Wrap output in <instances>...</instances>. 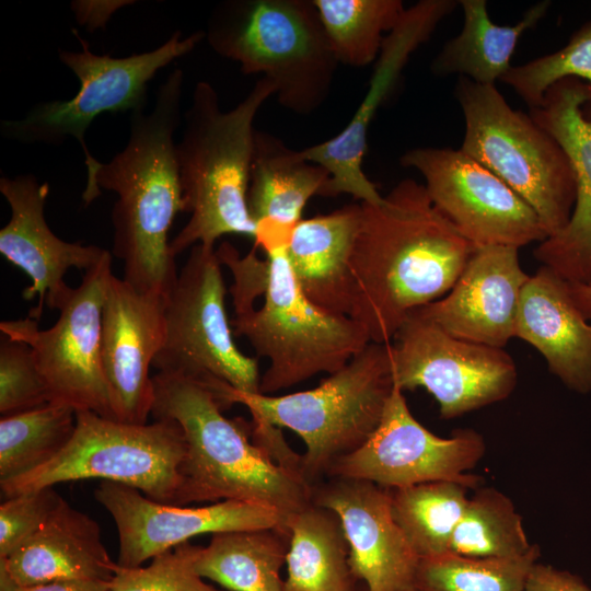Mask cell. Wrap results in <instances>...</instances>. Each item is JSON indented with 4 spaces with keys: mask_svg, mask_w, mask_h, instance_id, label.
Returning a JSON list of instances; mask_svg holds the SVG:
<instances>
[{
    "mask_svg": "<svg viewBox=\"0 0 591 591\" xmlns=\"http://www.w3.org/2000/svg\"><path fill=\"white\" fill-rule=\"evenodd\" d=\"M115 568L99 523L65 499L24 544L0 558V571L19 586L77 579L111 581Z\"/></svg>",
    "mask_w": 591,
    "mask_h": 591,
    "instance_id": "obj_24",
    "label": "cell"
},
{
    "mask_svg": "<svg viewBox=\"0 0 591 591\" xmlns=\"http://www.w3.org/2000/svg\"><path fill=\"white\" fill-rule=\"evenodd\" d=\"M210 47L244 74L262 73L278 103L308 115L328 97L338 61L313 1L227 0L205 31Z\"/></svg>",
    "mask_w": 591,
    "mask_h": 591,
    "instance_id": "obj_6",
    "label": "cell"
},
{
    "mask_svg": "<svg viewBox=\"0 0 591 591\" xmlns=\"http://www.w3.org/2000/svg\"><path fill=\"white\" fill-rule=\"evenodd\" d=\"M166 296L136 290L112 275L103 306L101 357L115 418L143 425L154 391L150 367L165 333Z\"/></svg>",
    "mask_w": 591,
    "mask_h": 591,
    "instance_id": "obj_18",
    "label": "cell"
},
{
    "mask_svg": "<svg viewBox=\"0 0 591 591\" xmlns=\"http://www.w3.org/2000/svg\"><path fill=\"white\" fill-rule=\"evenodd\" d=\"M289 538L283 591H356L339 518L309 502L283 522Z\"/></svg>",
    "mask_w": 591,
    "mask_h": 591,
    "instance_id": "obj_28",
    "label": "cell"
},
{
    "mask_svg": "<svg viewBox=\"0 0 591 591\" xmlns=\"http://www.w3.org/2000/svg\"><path fill=\"white\" fill-rule=\"evenodd\" d=\"M72 33L82 49L59 50V59L80 82L76 95L40 102L23 118L1 120L0 131L3 138L31 144L59 146L74 138L82 148L89 178L100 163L85 142L92 121L103 113L146 109L149 81L160 69L193 51L206 35L196 31L183 37L175 31L153 50L116 58L91 51L80 34Z\"/></svg>",
    "mask_w": 591,
    "mask_h": 591,
    "instance_id": "obj_10",
    "label": "cell"
},
{
    "mask_svg": "<svg viewBox=\"0 0 591 591\" xmlns=\"http://www.w3.org/2000/svg\"><path fill=\"white\" fill-rule=\"evenodd\" d=\"M288 534L278 528L219 532L201 547L196 571L225 591H283Z\"/></svg>",
    "mask_w": 591,
    "mask_h": 591,
    "instance_id": "obj_29",
    "label": "cell"
},
{
    "mask_svg": "<svg viewBox=\"0 0 591 591\" xmlns=\"http://www.w3.org/2000/svg\"><path fill=\"white\" fill-rule=\"evenodd\" d=\"M471 489L454 480L389 489L394 519L419 558L450 552Z\"/></svg>",
    "mask_w": 591,
    "mask_h": 591,
    "instance_id": "obj_30",
    "label": "cell"
},
{
    "mask_svg": "<svg viewBox=\"0 0 591 591\" xmlns=\"http://www.w3.org/2000/svg\"><path fill=\"white\" fill-rule=\"evenodd\" d=\"M565 78H577L591 86V21L576 31L563 48L512 66L501 81L534 108L542 104L547 90ZM582 112L591 123V101Z\"/></svg>",
    "mask_w": 591,
    "mask_h": 591,
    "instance_id": "obj_35",
    "label": "cell"
},
{
    "mask_svg": "<svg viewBox=\"0 0 591 591\" xmlns=\"http://www.w3.org/2000/svg\"><path fill=\"white\" fill-rule=\"evenodd\" d=\"M485 452L483 436L472 428L456 429L447 438L432 433L394 386L376 429L362 445L335 461L326 477L368 480L386 489L454 480L474 490L480 477L470 472Z\"/></svg>",
    "mask_w": 591,
    "mask_h": 591,
    "instance_id": "obj_14",
    "label": "cell"
},
{
    "mask_svg": "<svg viewBox=\"0 0 591 591\" xmlns=\"http://www.w3.org/2000/svg\"><path fill=\"white\" fill-rule=\"evenodd\" d=\"M571 296L588 321L591 322V286L569 282Z\"/></svg>",
    "mask_w": 591,
    "mask_h": 591,
    "instance_id": "obj_44",
    "label": "cell"
},
{
    "mask_svg": "<svg viewBox=\"0 0 591 591\" xmlns=\"http://www.w3.org/2000/svg\"><path fill=\"white\" fill-rule=\"evenodd\" d=\"M225 285L215 248L193 246L166 294L164 341L152 367L197 382L223 381L259 393L257 358L243 354L225 309Z\"/></svg>",
    "mask_w": 591,
    "mask_h": 591,
    "instance_id": "obj_12",
    "label": "cell"
},
{
    "mask_svg": "<svg viewBox=\"0 0 591 591\" xmlns=\"http://www.w3.org/2000/svg\"><path fill=\"white\" fill-rule=\"evenodd\" d=\"M533 546L512 500L494 487L478 486L468 497L450 552L468 557H515Z\"/></svg>",
    "mask_w": 591,
    "mask_h": 591,
    "instance_id": "obj_33",
    "label": "cell"
},
{
    "mask_svg": "<svg viewBox=\"0 0 591 591\" xmlns=\"http://www.w3.org/2000/svg\"><path fill=\"white\" fill-rule=\"evenodd\" d=\"M206 386L222 410L242 404L252 417L296 432L305 444L302 476L311 488L335 461L368 440L394 389L389 344L376 343L311 390L265 395L235 390L217 379Z\"/></svg>",
    "mask_w": 591,
    "mask_h": 591,
    "instance_id": "obj_5",
    "label": "cell"
},
{
    "mask_svg": "<svg viewBox=\"0 0 591 591\" xmlns=\"http://www.w3.org/2000/svg\"><path fill=\"white\" fill-rule=\"evenodd\" d=\"M338 62L366 67L376 61L384 33L399 22L401 0H313Z\"/></svg>",
    "mask_w": 591,
    "mask_h": 591,
    "instance_id": "obj_31",
    "label": "cell"
},
{
    "mask_svg": "<svg viewBox=\"0 0 591 591\" xmlns=\"http://www.w3.org/2000/svg\"><path fill=\"white\" fill-rule=\"evenodd\" d=\"M311 502L339 518L351 572L366 591H414L420 558L394 519L389 489L326 477L311 488Z\"/></svg>",
    "mask_w": 591,
    "mask_h": 591,
    "instance_id": "obj_19",
    "label": "cell"
},
{
    "mask_svg": "<svg viewBox=\"0 0 591 591\" xmlns=\"http://www.w3.org/2000/svg\"><path fill=\"white\" fill-rule=\"evenodd\" d=\"M363 591H366V589Z\"/></svg>",
    "mask_w": 591,
    "mask_h": 591,
    "instance_id": "obj_45",
    "label": "cell"
},
{
    "mask_svg": "<svg viewBox=\"0 0 591 591\" xmlns=\"http://www.w3.org/2000/svg\"><path fill=\"white\" fill-rule=\"evenodd\" d=\"M524 591H591V588L580 576L537 561L530 572Z\"/></svg>",
    "mask_w": 591,
    "mask_h": 591,
    "instance_id": "obj_41",
    "label": "cell"
},
{
    "mask_svg": "<svg viewBox=\"0 0 591 591\" xmlns=\"http://www.w3.org/2000/svg\"><path fill=\"white\" fill-rule=\"evenodd\" d=\"M106 580H56L33 586H19L0 571V591H109Z\"/></svg>",
    "mask_w": 591,
    "mask_h": 591,
    "instance_id": "obj_42",
    "label": "cell"
},
{
    "mask_svg": "<svg viewBox=\"0 0 591 591\" xmlns=\"http://www.w3.org/2000/svg\"><path fill=\"white\" fill-rule=\"evenodd\" d=\"M200 549L185 542L154 556L144 567L116 563L109 591H225L207 583L196 571Z\"/></svg>",
    "mask_w": 591,
    "mask_h": 591,
    "instance_id": "obj_36",
    "label": "cell"
},
{
    "mask_svg": "<svg viewBox=\"0 0 591 591\" xmlns=\"http://www.w3.org/2000/svg\"><path fill=\"white\" fill-rule=\"evenodd\" d=\"M77 410L48 403L0 419V483L21 476L56 456L71 439Z\"/></svg>",
    "mask_w": 591,
    "mask_h": 591,
    "instance_id": "obj_32",
    "label": "cell"
},
{
    "mask_svg": "<svg viewBox=\"0 0 591 591\" xmlns=\"http://www.w3.org/2000/svg\"><path fill=\"white\" fill-rule=\"evenodd\" d=\"M529 277L518 248L476 247L451 290L412 313L453 337L505 348L514 337L520 297Z\"/></svg>",
    "mask_w": 591,
    "mask_h": 591,
    "instance_id": "obj_21",
    "label": "cell"
},
{
    "mask_svg": "<svg viewBox=\"0 0 591 591\" xmlns=\"http://www.w3.org/2000/svg\"><path fill=\"white\" fill-rule=\"evenodd\" d=\"M50 403L33 349L2 334L0 339V414L8 416Z\"/></svg>",
    "mask_w": 591,
    "mask_h": 591,
    "instance_id": "obj_37",
    "label": "cell"
},
{
    "mask_svg": "<svg viewBox=\"0 0 591 591\" xmlns=\"http://www.w3.org/2000/svg\"><path fill=\"white\" fill-rule=\"evenodd\" d=\"M185 440L170 419L128 424L78 410L74 432L50 461L1 482L5 498L60 483L101 479L138 489L148 498L173 505Z\"/></svg>",
    "mask_w": 591,
    "mask_h": 591,
    "instance_id": "obj_9",
    "label": "cell"
},
{
    "mask_svg": "<svg viewBox=\"0 0 591 591\" xmlns=\"http://www.w3.org/2000/svg\"><path fill=\"white\" fill-rule=\"evenodd\" d=\"M49 184L39 183L33 174L0 178V193L10 206L9 222L0 230V253L31 278L22 297L39 303L30 317L39 320L45 298L66 282L70 268L89 269L107 252L95 245L67 242L58 237L45 220L44 207Z\"/></svg>",
    "mask_w": 591,
    "mask_h": 591,
    "instance_id": "obj_22",
    "label": "cell"
},
{
    "mask_svg": "<svg viewBox=\"0 0 591 591\" xmlns=\"http://www.w3.org/2000/svg\"><path fill=\"white\" fill-rule=\"evenodd\" d=\"M399 163L421 174L432 204L475 247L519 250L547 237L531 206L460 149L415 148Z\"/></svg>",
    "mask_w": 591,
    "mask_h": 591,
    "instance_id": "obj_15",
    "label": "cell"
},
{
    "mask_svg": "<svg viewBox=\"0 0 591 591\" xmlns=\"http://www.w3.org/2000/svg\"><path fill=\"white\" fill-rule=\"evenodd\" d=\"M328 172L288 148L277 137L255 131L247 189L253 221L274 223L290 230L302 220L306 202L321 194Z\"/></svg>",
    "mask_w": 591,
    "mask_h": 591,
    "instance_id": "obj_26",
    "label": "cell"
},
{
    "mask_svg": "<svg viewBox=\"0 0 591 591\" xmlns=\"http://www.w3.org/2000/svg\"><path fill=\"white\" fill-rule=\"evenodd\" d=\"M389 350L394 386L425 389L445 420L499 403L518 384L517 364L503 348L453 337L413 313Z\"/></svg>",
    "mask_w": 591,
    "mask_h": 591,
    "instance_id": "obj_13",
    "label": "cell"
},
{
    "mask_svg": "<svg viewBox=\"0 0 591 591\" xmlns=\"http://www.w3.org/2000/svg\"><path fill=\"white\" fill-rule=\"evenodd\" d=\"M457 5L459 1L454 0H420L406 8L397 25L383 39L368 92L350 121L335 137L301 150L305 159L329 174L320 196L349 194L368 204L383 200L362 169L370 125L397 84L410 55Z\"/></svg>",
    "mask_w": 591,
    "mask_h": 591,
    "instance_id": "obj_16",
    "label": "cell"
},
{
    "mask_svg": "<svg viewBox=\"0 0 591 591\" xmlns=\"http://www.w3.org/2000/svg\"><path fill=\"white\" fill-rule=\"evenodd\" d=\"M112 275L107 251L84 271L77 288L65 283L46 296L48 308L60 311L50 328L40 329L38 321L26 317L3 321L0 331L33 349L50 403L116 420L101 357L103 306Z\"/></svg>",
    "mask_w": 591,
    "mask_h": 591,
    "instance_id": "obj_11",
    "label": "cell"
},
{
    "mask_svg": "<svg viewBox=\"0 0 591 591\" xmlns=\"http://www.w3.org/2000/svg\"><path fill=\"white\" fill-rule=\"evenodd\" d=\"M134 1H74L71 4L78 23L86 25L89 32L104 26L111 15L120 7Z\"/></svg>",
    "mask_w": 591,
    "mask_h": 591,
    "instance_id": "obj_43",
    "label": "cell"
},
{
    "mask_svg": "<svg viewBox=\"0 0 591 591\" xmlns=\"http://www.w3.org/2000/svg\"><path fill=\"white\" fill-rule=\"evenodd\" d=\"M154 420L176 421L185 454L173 506L242 500L285 519L311 502V487L274 463L251 440V422L229 419L204 384L171 373L152 376ZM285 526V525H283Z\"/></svg>",
    "mask_w": 591,
    "mask_h": 591,
    "instance_id": "obj_3",
    "label": "cell"
},
{
    "mask_svg": "<svg viewBox=\"0 0 591 591\" xmlns=\"http://www.w3.org/2000/svg\"><path fill=\"white\" fill-rule=\"evenodd\" d=\"M251 440L279 467L304 480L302 476V454H298L290 448L281 428L259 417H252Z\"/></svg>",
    "mask_w": 591,
    "mask_h": 591,
    "instance_id": "obj_40",
    "label": "cell"
},
{
    "mask_svg": "<svg viewBox=\"0 0 591 591\" xmlns=\"http://www.w3.org/2000/svg\"><path fill=\"white\" fill-rule=\"evenodd\" d=\"M184 72L172 70L160 84L153 108L130 115L125 148L100 162L86 179L85 206L114 192L113 254L124 264V277L136 290L166 296L177 278L169 231L184 212L174 135L181 124Z\"/></svg>",
    "mask_w": 591,
    "mask_h": 591,
    "instance_id": "obj_2",
    "label": "cell"
},
{
    "mask_svg": "<svg viewBox=\"0 0 591 591\" xmlns=\"http://www.w3.org/2000/svg\"><path fill=\"white\" fill-rule=\"evenodd\" d=\"M62 500L54 487L5 498L0 505V558H7L24 544Z\"/></svg>",
    "mask_w": 591,
    "mask_h": 591,
    "instance_id": "obj_38",
    "label": "cell"
},
{
    "mask_svg": "<svg viewBox=\"0 0 591 591\" xmlns=\"http://www.w3.org/2000/svg\"><path fill=\"white\" fill-rule=\"evenodd\" d=\"M454 94L465 121L460 150L526 201L547 237L560 231L577 192L575 171L561 144L530 114L512 108L496 85L459 77Z\"/></svg>",
    "mask_w": 591,
    "mask_h": 591,
    "instance_id": "obj_7",
    "label": "cell"
},
{
    "mask_svg": "<svg viewBox=\"0 0 591 591\" xmlns=\"http://www.w3.org/2000/svg\"><path fill=\"white\" fill-rule=\"evenodd\" d=\"M360 204L349 317L371 343L389 344L412 312L451 290L476 247L413 178L401 181L380 204Z\"/></svg>",
    "mask_w": 591,
    "mask_h": 591,
    "instance_id": "obj_1",
    "label": "cell"
},
{
    "mask_svg": "<svg viewBox=\"0 0 591 591\" xmlns=\"http://www.w3.org/2000/svg\"><path fill=\"white\" fill-rule=\"evenodd\" d=\"M459 3L463 10V27L434 57L431 71L439 77L459 74L485 85H496L510 70L520 37L533 28L551 7V1L537 2L517 24L498 25L491 21L485 0Z\"/></svg>",
    "mask_w": 591,
    "mask_h": 591,
    "instance_id": "obj_27",
    "label": "cell"
},
{
    "mask_svg": "<svg viewBox=\"0 0 591 591\" xmlns=\"http://www.w3.org/2000/svg\"><path fill=\"white\" fill-rule=\"evenodd\" d=\"M541 548L515 557H468L447 552L420 558L414 591H524Z\"/></svg>",
    "mask_w": 591,
    "mask_h": 591,
    "instance_id": "obj_34",
    "label": "cell"
},
{
    "mask_svg": "<svg viewBox=\"0 0 591 591\" xmlns=\"http://www.w3.org/2000/svg\"><path fill=\"white\" fill-rule=\"evenodd\" d=\"M361 204L302 219L285 248L305 297L324 311L349 316L352 305L350 258L359 229Z\"/></svg>",
    "mask_w": 591,
    "mask_h": 591,
    "instance_id": "obj_25",
    "label": "cell"
},
{
    "mask_svg": "<svg viewBox=\"0 0 591 591\" xmlns=\"http://www.w3.org/2000/svg\"><path fill=\"white\" fill-rule=\"evenodd\" d=\"M257 246L241 257L237 250L228 242H222L217 256L221 265L231 270L234 282L230 289L235 315L255 309V300L264 297L269 280V259L257 256Z\"/></svg>",
    "mask_w": 591,
    "mask_h": 591,
    "instance_id": "obj_39",
    "label": "cell"
},
{
    "mask_svg": "<svg viewBox=\"0 0 591 591\" xmlns=\"http://www.w3.org/2000/svg\"><path fill=\"white\" fill-rule=\"evenodd\" d=\"M518 337L533 346L567 389L591 393V322L577 306L569 282L541 265L522 290Z\"/></svg>",
    "mask_w": 591,
    "mask_h": 591,
    "instance_id": "obj_23",
    "label": "cell"
},
{
    "mask_svg": "<svg viewBox=\"0 0 591 591\" xmlns=\"http://www.w3.org/2000/svg\"><path fill=\"white\" fill-rule=\"evenodd\" d=\"M95 499L114 519L119 541L117 565L132 568L194 536L219 532L278 528L287 533L280 513L271 507L223 500L202 507L154 501L119 483L102 480Z\"/></svg>",
    "mask_w": 591,
    "mask_h": 591,
    "instance_id": "obj_17",
    "label": "cell"
},
{
    "mask_svg": "<svg viewBox=\"0 0 591 591\" xmlns=\"http://www.w3.org/2000/svg\"><path fill=\"white\" fill-rule=\"evenodd\" d=\"M275 91L262 77L234 108L222 112L215 88L207 81L196 83L175 147L184 212L190 218L170 242L174 257L196 244L215 248L225 234L255 239L256 223L247 207L254 120Z\"/></svg>",
    "mask_w": 591,
    "mask_h": 591,
    "instance_id": "obj_4",
    "label": "cell"
},
{
    "mask_svg": "<svg viewBox=\"0 0 591 591\" xmlns=\"http://www.w3.org/2000/svg\"><path fill=\"white\" fill-rule=\"evenodd\" d=\"M285 248L265 252L269 280L259 309L231 321L256 356L266 358L259 393L275 395L318 373L333 374L362 351L370 338L351 317L336 315L312 303L300 289Z\"/></svg>",
    "mask_w": 591,
    "mask_h": 591,
    "instance_id": "obj_8",
    "label": "cell"
},
{
    "mask_svg": "<svg viewBox=\"0 0 591 591\" xmlns=\"http://www.w3.org/2000/svg\"><path fill=\"white\" fill-rule=\"evenodd\" d=\"M591 86L577 78L553 84L531 117L561 144L576 175V201L567 224L540 242L534 257L570 283L591 286V123L583 116Z\"/></svg>",
    "mask_w": 591,
    "mask_h": 591,
    "instance_id": "obj_20",
    "label": "cell"
}]
</instances>
